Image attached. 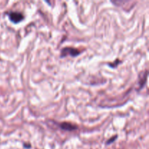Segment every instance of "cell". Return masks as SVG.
I'll return each instance as SVG.
<instances>
[{
    "instance_id": "cell-1",
    "label": "cell",
    "mask_w": 149,
    "mask_h": 149,
    "mask_svg": "<svg viewBox=\"0 0 149 149\" xmlns=\"http://www.w3.org/2000/svg\"><path fill=\"white\" fill-rule=\"evenodd\" d=\"M81 54V52L77 48L71 47H65L61 51V58H65L67 56L77 57Z\"/></svg>"
},
{
    "instance_id": "cell-2",
    "label": "cell",
    "mask_w": 149,
    "mask_h": 149,
    "mask_svg": "<svg viewBox=\"0 0 149 149\" xmlns=\"http://www.w3.org/2000/svg\"><path fill=\"white\" fill-rule=\"evenodd\" d=\"M8 16L10 21L15 24L23 21L25 17L24 15L20 12H10V13H8Z\"/></svg>"
},
{
    "instance_id": "cell-3",
    "label": "cell",
    "mask_w": 149,
    "mask_h": 149,
    "mask_svg": "<svg viewBox=\"0 0 149 149\" xmlns=\"http://www.w3.org/2000/svg\"><path fill=\"white\" fill-rule=\"evenodd\" d=\"M58 127L60 129L63 130L64 131H68V132H71V131H75L79 129V127L75 124L71 123V122H61L58 124Z\"/></svg>"
},
{
    "instance_id": "cell-4",
    "label": "cell",
    "mask_w": 149,
    "mask_h": 149,
    "mask_svg": "<svg viewBox=\"0 0 149 149\" xmlns=\"http://www.w3.org/2000/svg\"><path fill=\"white\" fill-rule=\"evenodd\" d=\"M143 75H140L139 76V90H141L143 88V87L145 86V84H146V80H147V77H148V71H145L144 72H143Z\"/></svg>"
},
{
    "instance_id": "cell-5",
    "label": "cell",
    "mask_w": 149,
    "mask_h": 149,
    "mask_svg": "<svg viewBox=\"0 0 149 149\" xmlns=\"http://www.w3.org/2000/svg\"><path fill=\"white\" fill-rule=\"evenodd\" d=\"M121 63H122V61H121L120 60L116 59V61H115V62L109 63H108V65H109L110 67H111V68H116V67Z\"/></svg>"
},
{
    "instance_id": "cell-6",
    "label": "cell",
    "mask_w": 149,
    "mask_h": 149,
    "mask_svg": "<svg viewBox=\"0 0 149 149\" xmlns=\"http://www.w3.org/2000/svg\"><path fill=\"white\" fill-rule=\"evenodd\" d=\"M117 137H118V135H115V136H113L112 138H111L110 139L108 140L106 143V145H109V144H111V143H112L114 142V141H116V138H117Z\"/></svg>"
}]
</instances>
